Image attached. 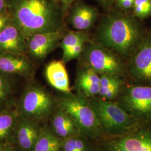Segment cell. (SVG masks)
<instances>
[{"mask_svg":"<svg viewBox=\"0 0 151 151\" xmlns=\"http://www.w3.org/2000/svg\"><path fill=\"white\" fill-rule=\"evenodd\" d=\"M11 19L27 39L34 34L63 29V14L54 0H6Z\"/></svg>","mask_w":151,"mask_h":151,"instance_id":"obj_1","label":"cell"},{"mask_svg":"<svg viewBox=\"0 0 151 151\" xmlns=\"http://www.w3.org/2000/svg\"><path fill=\"white\" fill-rule=\"evenodd\" d=\"M140 27L134 19L122 14L104 17L98 27L96 42L124 57L133 54L143 40Z\"/></svg>","mask_w":151,"mask_h":151,"instance_id":"obj_2","label":"cell"},{"mask_svg":"<svg viewBox=\"0 0 151 151\" xmlns=\"http://www.w3.org/2000/svg\"><path fill=\"white\" fill-rule=\"evenodd\" d=\"M57 108L56 98L43 86L31 80L22 89L15 106L20 116L41 125L48 123Z\"/></svg>","mask_w":151,"mask_h":151,"instance_id":"obj_3","label":"cell"},{"mask_svg":"<svg viewBox=\"0 0 151 151\" xmlns=\"http://www.w3.org/2000/svg\"><path fill=\"white\" fill-rule=\"evenodd\" d=\"M56 99L58 106L75 120L81 135L91 139L106 137L90 99L77 92L63 93Z\"/></svg>","mask_w":151,"mask_h":151,"instance_id":"obj_4","label":"cell"},{"mask_svg":"<svg viewBox=\"0 0 151 151\" xmlns=\"http://www.w3.org/2000/svg\"><path fill=\"white\" fill-rule=\"evenodd\" d=\"M90 100L107 137L123 135L143 123L126 113L116 102L99 97Z\"/></svg>","mask_w":151,"mask_h":151,"instance_id":"obj_5","label":"cell"},{"mask_svg":"<svg viewBox=\"0 0 151 151\" xmlns=\"http://www.w3.org/2000/svg\"><path fill=\"white\" fill-rule=\"evenodd\" d=\"M81 55L85 66L91 68L99 75L121 76L124 73V63L119 55L97 42H88Z\"/></svg>","mask_w":151,"mask_h":151,"instance_id":"obj_6","label":"cell"},{"mask_svg":"<svg viewBox=\"0 0 151 151\" xmlns=\"http://www.w3.org/2000/svg\"><path fill=\"white\" fill-rule=\"evenodd\" d=\"M117 104L134 118L145 123L151 119V85L123 87Z\"/></svg>","mask_w":151,"mask_h":151,"instance_id":"obj_7","label":"cell"},{"mask_svg":"<svg viewBox=\"0 0 151 151\" xmlns=\"http://www.w3.org/2000/svg\"><path fill=\"white\" fill-rule=\"evenodd\" d=\"M108 138L99 151H151V125L144 123L123 135Z\"/></svg>","mask_w":151,"mask_h":151,"instance_id":"obj_8","label":"cell"},{"mask_svg":"<svg viewBox=\"0 0 151 151\" xmlns=\"http://www.w3.org/2000/svg\"><path fill=\"white\" fill-rule=\"evenodd\" d=\"M128 70L136 80L151 83V39H143L130 55Z\"/></svg>","mask_w":151,"mask_h":151,"instance_id":"obj_9","label":"cell"},{"mask_svg":"<svg viewBox=\"0 0 151 151\" xmlns=\"http://www.w3.org/2000/svg\"><path fill=\"white\" fill-rule=\"evenodd\" d=\"M63 36V29L33 35L27 39V55L37 60H43L57 46Z\"/></svg>","mask_w":151,"mask_h":151,"instance_id":"obj_10","label":"cell"},{"mask_svg":"<svg viewBox=\"0 0 151 151\" xmlns=\"http://www.w3.org/2000/svg\"><path fill=\"white\" fill-rule=\"evenodd\" d=\"M41 127L37 123L19 115L13 132L11 145L17 151H33Z\"/></svg>","mask_w":151,"mask_h":151,"instance_id":"obj_11","label":"cell"},{"mask_svg":"<svg viewBox=\"0 0 151 151\" xmlns=\"http://www.w3.org/2000/svg\"><path fill=\"white\" fill-rule=\"evenodd\" d=\"M27 39L22 29L12 20L0 32V53L27 57Z\"/></svg>","mask_w":151,"mask_h":151,"instance_id":"obj_12","label":"cell"},{"mask_svg":"<svg viewBox=\"0 0 151 151\" xmlns=\"http://www.w3.org/2000/svg\"><path fill=\"white\" fill-rule=\"evenodd\" d=\"M47 124L54 134L62 140L81 134L75 120L58 105Z\"/></svg>","mask_w":151,"mask_h":151,"instance_id":"obj_13","label":"cell"},{"mask_svg":"<svg viewBox=\"0 0 151 151\" xmlns=\"http://www.w3.org/2000/svg\"><path fill=\"white\" fill-rule=\"evenodd\" d=\"M0 71L7 75L19 76L31 80L34 67L27 57L0 53Z\"/></svg>","mask_w":151,"mask_h":151,"instance_id":"obj_14","label":"cell"},{"mask_svg":"<svg viewBox=\"0 0 151 151\" xmlns=\"http://www.w3.org/2000/svg\"><path fill=\"white\" fill-rule=\"evenodd\" d=\"M97 15L98 12L95 7L84 3H78L72 9L69 22L76 30L86 32L93 26Z\"/></svg>","mask_w":151,"mask_h":151,"instance_id":"obj_15","label":"cell"},{"mask_svg":"<svg viewBox=\"0 0 151 151\" xmlns=\"http://www.w3.org/2000/svg\"><path fill=\"white\" fill-rule=\"evenodd\" d=\"M15 76L0 71V113L15 108L20 93Z\"/></svg>","mask_w":151,"mask_h":151,"instance_id":"obj_16","label":"cell"},{"mask_svg":"<svg viewBox=\"0 0 151 151\" xmlns=\"http://www.w3.org/2000/svg\"><path fill=\"white\" fill-rule=\"evenodd\" d=\"M45 76L49 83L63 93L70 92L69 78L62 60H53L45 68Z\"/></svg>","mask_w":151,"mask_h":151,"instance_id":"obj_17","label":"cell"},{"mask_svg":"<svg viewBox=\"0 0 151 151\" xmlns=\"http://www.w3.org/2000/svg\"><path fill=\"white\" fill-rule=\"evenodd\" d=\"M62 140L54 134L47 124L42 125L32 151H62Z\"/></svg>","mask_w":151,"mask_h":151,"instance_id":"obj_18","label":"cell"},{"mask_svg":"<svg viewBox=\"0 0 151 151\" xmlns=\"http://www.w3.org/2000/svg\"><path fill=\"white\" fill-rule=\"evenodd\" d=\"M19 115L16 108L0 113V144H10Z\"/></svg>","mask_w":151,"mask_h":151,"instance_id":"obj_19","label":"cell"},{"mask_svg":"<svg viewBox=\"0 0 151 151\" xmlns=\"http://www.w3.org/2000/svg\"><path fill=\"white\" fill-rule=\"evenodd\" d=\"M100 75L92 68L86 66L78 70L75 81V88L77 92L92 85L100 83Z\"/></svg>","mask_w":151,"mask_h":151,"instance_id":"obj_20","label":"cell"},{"mask_svg":"<svg viewBox=\"0 0 151 151\" xmlns=\"http://www.w3.org/2000/svg\"><path fill=\"white\" fill-rule=\"evenodd\" d=\"M88 138L78 135L62 140V151H92Z\"/></svg>","mask_w":151,"mask_h":151,"instance_id":"obj_21","label":"cell"},{"mask_svg":"<svg viewBox=\"0 0 151 151\" xmlns=\"http://www.w3.org/2000/svg\"><path fill=\"white\" fill-rule=\"evenodd\" d=\"M88 35L85 32L72 31L64 35L60 43V47L65 53L83 41H88Z\"/></svg>","mask_w":151,"mask_h":151,"instance_id":"obj_22","label":"cell"},{"mask_svg":"<svg viewBox=\"0 0 151 151\" xmlns=\"http://www.w3.org/2000/svg\"><path fill=\"white\" fill-rule=\"evenodd\" d=\"M123 81L122 79H120L106 89L99 92V97L105 100L113 101L118 97L123 87Z\"/></svg>","mask_w":151,"mask_h":151,"instance_id":"obj_23","label":"cell"},{"mask_svg":"<svg viewBox=\"0 0 151 151\" xmlns=\"http://www.w3.org/2000/svg\"><path fill=\"white\" fill-rule=\"evenodd\" d=\"M134 14L139 19H144L151 15V0H135Z\"/></svg>","mask_w":151,"mask_h":151,"instance_id":"obj_24","label":"cell"},{"mask_svg":"<svg viewBox=\"0 0 151 151\" xmlns=\"http://www.w3.org/2000/svg\"><path fill=\"white\" fill-rule=\"evenodd\" d=\"M87 42L88 41L81 42L67 52L63 53L62 58L61 60L65 64L71 60L78 58L83 51Z\"/></svg>","mask_w":151,"mask_h":151,"instance_id":"obj_25","label":"cell"},{"mask_svg":"<svg viewBox=\"0 0 151 151\" xmlns=\"http://www.w3.org/2000/svg\"><path fill=\"white\" fill-rule=\"evenodd\" d=\"M11 20V15L7 9L0 12V32L9 24Z\"/></svg>","mask_w":151,"mask_h":151,"instance_id":"obj_26","label":"cell"},{"mask_svg":"<svg viewBox=\"0 0 151 151\" xmlns=\"http://www.w3.org/2000/svg\"><path fill=\"white\" fill-rule=\"evenodd\" d=\"M116 2L119 7L125 10L133 8L134 3L132 0H116Z\"/></svg>","mask_w":151,"mask_h":151,"instance_id":"obj_27","label":"cell"},{"mask_svg":"<svg viewBox=\"0 0 151 151\" xmlns=\"http://www.w3.org/2000/svg\"><path fill=\"white\" fill-rule=\"evenodd\" d=\"M68 1L69 0H54V2L60 6L63 15H65L70 9Z\"/></svg>","mask_w":151,"mask_h":151,"instance_id":"obj_28","label":"cell"},{"mask_svg":"<svg viewBox=\"0 0 151 151\" xmlns=\"http://www.w3.org/2000/svg\"><path fill=\"white\" fill-rule=\"evenodd\" d=\"M0 151H17L10 144H0Z\"/></svg>","mask_w":151,"mask_h":151,"instance_id":"obj_29","label":"cell"},{"mask_svg":"<svg viewBox=\"0 0 151 151\" xmlns=\"http://www.w3.org/2000/svg\"><path fill=\"white\" fill-rule=\"evenodd\" d=\"M99 3H100L101 5L105 7H107L110 5L114 0H97Z\"/></svg>","mask_w":151,"mask_h":151,"instance_id":"obj_30","label":"cell"},{"mask_svg":"<svg viewBox=\"0 0 151 151\" xmlns=\"http://www.w3.org/2000/svg\"><path fill=\"white\" fill-rule=\"evenodd\" d=\"M7 9L6 0H0V12L4 11Z\"/></svg>","mask_w":151,"mask_h":151,"instance_id":"obj_31","label":"cell"},{"mask_svg":"<svg viewBox=\"0 0 151 151\" xmlns=\"http://www.w3.org/2000/svg\"><path fill=\"white\" fill-rule=\"evenodd\" d=\"M76 0H69L68 1V3H69V6H70H70L72 5V4Z\"/></svg>","mask_w":151,"mask_h":151,"instance_id":"obj_32","label":"cell"},{"mask_svg":"<svg viewBox=\"0 0 151 151\" xmlns=\"http://www.w3.org/2000/svg\"><path fill=\"white\" fill-rule=\"evenodd\" d=\"M132 1H133V2H134V1H135V0H132Z\"/></svg>","mask_w":151,"mask_h":151,"instance_id":"obj_33","label":"cell"}]
</instances>
